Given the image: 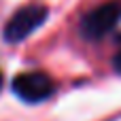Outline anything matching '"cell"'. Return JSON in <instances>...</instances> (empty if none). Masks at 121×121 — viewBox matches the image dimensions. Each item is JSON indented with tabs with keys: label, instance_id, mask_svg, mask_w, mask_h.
Wrapping results in <instances>:
<instances>
[{
	"label": "cell",
	"instance_id": "cell-2",
	"mask_svg": "<svg viewBox=\"0 0 121 121\" xmlns=\"http://www.w3.org/2000/svg\"><path fill=\"white\" fill-rule=\"evenodd\" d=\"M119 19H121V4L119 2H104L100 6H96L94 11H89L87 15H83L79 30L85 38L100 40L119 23Z\"/></svg>",
	"mask_w": 121,
	"mask_h": 121
},
{
	"label": "cell",
	"instance_id": "cell-4",
	"mask_svg": "<svg viewBox=\"0 0 121 121\" xmlns=\"http://www.w3.org/2000/svg\"><path fill=\"white\" fill-rule=\"evenodd\" d=\"M113 66H115V70L121 74V47L117 49V53H115V57H113Z\"/></svg>",
	"mask_w": 121,
	"mask_h": 121
},
{
	"label": "cell",
	"instance_id": "cell-3",
	"mask_svg": "<svg viewBox=\"0 0 121 121\" xmlns=\"http://www.w3.org/2000/svg\"><path fill=\"white\" fill-rule=\"evenodd\" d=\"M11 89L21 102L38 104L51 98V94L55 91V83L45 72H21L13 79Z\"/></svg>",
	"mask_w": 121,
	"mask_h": 121
},
{
	"label": "cell",
	"instance_id": "cell-1",
	"mask_svg": "<svg viewBox=\"0 0 121 121\" xmlns=\"http://www.w3.org/2000/svg\"><path fill=\"white\" fill-rule=\"evenodd\" d=\"M49 17V9L45 4H28V6H21L17 9L9 21L4 23L2 28V38L9 43V45H15V43H21L26 40L28 36H32Z\"/></svg>",
	"mask_w": 121,
	"mask_h": 121
},
{
	"label": "cell",
	"instance_id": "cell-5",
	"mask_svg": "<svg viewBox=\"0 0 121 121\" xmlns=\"http://www.w3.org/2000/svg\"><path fill=\"white\" fill-rule=\"evenodd\" d=\"M0 89H2V72H0Z\"/></svg>",
	"mask_w": 121,
	"mask_h": 121
}]
</instances>
